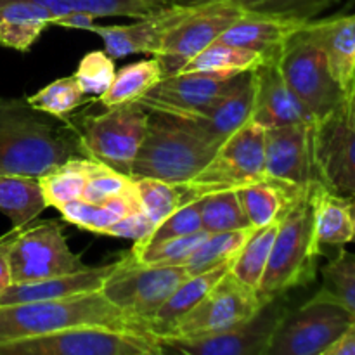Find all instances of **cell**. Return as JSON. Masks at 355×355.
Masks as SVG:
<instances>
[{"instance_id":"cell-1","label":"cell","mask_w":355,"mask_h":355,"mask_svg":"<svg viewBox=\"0 0 355 355\" xmlns=\"http://www.w3.org/2000/svg\"><path fill=\"white\" fill-rule=\"evenodd\" d=\"M71 156H85L71 121L0 97V173L38 179Z\"/></svg>"},{"instance_id":"cell-2","label":"cell","mask_w":355,"mask_h":355,"mask_svg":"<svg viewBox=\"0 0 355 355\" xmlns=\"http://www.w3.org/2000/svg\"><path fill=\"white\" fill-rule=\"evenodd\" d=\"M80 326H103L149 335L141 322L111 304L101 291L59 300L0 305V345Z\"/></svg>"},{"instance_id":"cell-3","label":"cell","mask_w":355,"mask_h":355,"mask_svg":"<svg viewBox=\"0 0 355 355\" xmlns=\"http://www.w3.org/2000/svg\"><path fill=\"white\" fill-rule=\"evenodd\" d=\"M217 149L179 114L149 111L148 128L132 163L130 177L187 182L210 163Z\"/></svg>"},{"instance_id":"cell-4","label":"cell","mask_w":355,"mask_h":355,"mask_svg":"<svg viewBox=\"0 0 355 355\" xmlns=\"http://www.w3.org/2000/svg\"><path fill=\"white\" fill-rule=\"evenodd\" d=\"M312 186L302 193L281 218L259 288L262 302L284 297L288 291L314 281L321 253L314 238Z\"/></svg>"},{"instance_id":"cell-5","label":"cell","mask_w":355,"mask_h":355,"mask_svg":"<svg viewBox=\"0 0 355 355\" xmlns=\"http://www.w3.org/2000/svg\"><path fill=\"white\" fill-rule=\"evenodd\" d=\"M284 80L311 113L314 123L324 120L345 101V92L333 78L328 59L312 21L305 23L277 52Z\"/></svg>"},{"instance_id":"cell-6","label":"cell","mask_w":355,"mask_h":355,"mask_svg":"<svg viewBox=\"0 0 355 355\" xmlns=\"http://www.w3.org/2000/svg\"><path fill=\"white\" fill-rule=\"evenodd\" d=\"M149 111L137 101L106 107L104 113L71 121L78 132L83 155L130 175L132 163L148 128Z\"/></svg>"},{"instance_id":"cell-7","label":"cell","mask_w":355,"mask_h":355,"mask_svg":"<svg viewBox=\"0 0 355 355\" xmlns=\"http://www.w3.org/2000/svg\"><path fill=\"white\" fill-rule=\"evenodd\" d=\"M266 177V128L248 121L217 149L198 175L180 187L189 203L205 194L239 189Z\"/></svg>"},{"instance_id":"cell-8","label":"cell","mask_w":355,"mask_h":355,"mask_svg":"<svg viewBox=\"0 0 355 355\" xmlns=\"http://www.w3.org/2000/svg\"><path fill=\"white\" fill-rule=\"evenodd\" d=\"M355 322V314L319 290L297 311H288L267 355H326Z\"/></svg>"},{"instance_id":"cell-9","label":"cell","mask_w":355,"mask_h":355,"mask_svg":"<svg viewBox=\"0 0 355 355\" xmlns=\"http://www.w3.org/2000/svg\"><path fill=\"white\" fill-rule=\"evenodd\" d=\"M156 338L128 329L80 326L0 345V355H162Z\"/></svg>"},{"instance_id":"cell-10","label":"cell","mask_w":355,"mask_h":355,"mask_svg":"<svg viewBox=\"0 0 355 355\" xmlns=\"http://www.w3.org/2000/svg\"><path fill=\"white\" fill-rule=\"evenodd\" d=\"M189 276L186 266H141L125 255L101 293L148 329V322Z\"/></svg>"},{"instance_id":"cell-11","label":"cell","mask_w":355,"mask_h":355,"mask_svg":"<svg viewBox=\"0 0 355 355\" xmlns=\"http://www.w3.org/2000/svg\"><path fill=\"white\" fill-rule=\"evenodd\" d=\"M288 304L283 297L266 302L246 321L201 336H163L156 338L163 354L186 355H267L281 321L288 314Z\"/></svg>"},{"instance_id":"cell-12","label":"cell","mask_w":355,"mask_h":355,"mask_svg":"<svg viewBox=\"0 0 355 355\" xmlns=\"http://www.w3.org/2000/svg\"><path fill=\"white\" fill-rule=\"evenodd\" d=\"M12 284L47 279L83 269V262L68 246L59 222L44 220L33 227H23L10 243Z\"/></svg>"},{"instance_id":"cell-13","label":"cell","mask_w":355,"mask_h":355,"mask_svg":"<svg viewBox=\"0 0 355 355\" xmlns=\"http://www.w3.org/2000/svg\"><path fill=\"white\" fill-rule=\"evenodd\" d=\"M246 16H250L248 10L229 0L191 7V12L170 30L158 54H155L163 76L182 71L194 55L218 40L231 24Z\"/></svg>"},{"instance_id":"cell-14","label":"cell","mask_w":355,"mask_h":355,"mask_svg":"<svg viewBox=\"0 0 355 355\" xmlns=\"http://www.w3.org/2000/svg\"><path fill=\"white\" fill-rule=\"evenodd\" d=\"M263 304L266 302L259 297V291L239 281L231 270H227L165 336L187 338L224 331L252 318Z\"/></svg>"},{"instance_id":"cell-15","label":"cell","mask_w":355,"mask_h":355,"mask_svg":"<svg viewBox=\"0 0 355 355\" xmlns=\"http://www.w3.org/2000/svg\"><path fill=\"white\" fill-rule=\"evenodd\" d=\"M347 99V97H345ZM314 159L319 180L342 196L355 194V118L347 101L314 123Z\"/></svg>"},{"instance_id":"cell-16","label":"cell","mask_w":355,"mask_h":355,"mask_svg":"<svg viewBox=\"0 0 355 355\" xmlns=\"http://www.w3.org/2000/svg\"><path fill=\"white\" fill-rule=\"evenodd\" d=\"M248 73L214 75V73H175L163 76L155 87L137 99L148 111L189 114L207 110L210 104L238 89Z\"/></svg>"},{"instance_id":"cell-17","label":"cell","mask_w":355,"mask_h":355,"mask_svg":"<svg viewBox=\"0 0 355 355\" xmlns=\"http://www.w3.org/2000/svg\"><path fill=\"white\" fill-rule=\"evenodd\" d=\"M266 175L298 187L321 182L314 159V123L266 128Z\"/></svg>"},{"instance_id":"cell-18","label":"cell","mask_w":355,"mask_h":355,"mask_svg":"<svg viewBox=\"0 0 355 355\" xmlns=\"http://www.w3.org/2000/svg\"><path fill=\"white\" fill-rule=\"evenodd\" d=\"M277 52L279 51L266 55V59L255 69H252L255 78L252 121L263 128L291 123H314L311 113L305 110L284 80Z\"/></svg>"},{"instance_id":"cell-19","label":"cell","mask_w":355,"mask_h":355,"mask_svg":"<svg viewBox=\"0 0 355 355\" xmlns=\"http://www.w3.org/2000/svg\"><path fill=\"white\" fill-rule=\"evenodd\" d=\"M191 7L172 6L158 10L151 16L139 17L137 23L127 26H97L90 31L99 35L104 42V51L113 59L127 58L130 54H158L163 40L187 14Z\"/></svg>"},{"instance_id":"cell-20","label":"cell","mask_w":355,"mask_h":355,"mask_svg":"<svg viewBox=\"0 0 355 355\" xmlns=\"http://www.w3.org/2000/svg\"><path fill=\"white\" fill-rule=\"evenodd\" d=\"M253 103H255V78L250 71L248 78L238 89L225 94L207 110L200 113L179 114V116L193 125L207 141L220 148L238 128L252 121Z\"/></svg>"},{"instance_id":"cell-21","label":"cell","mask_w":355,"mask_h":355,"mask_svg":"<svg viewBox=\"0 0 355 355\" xmlns=\"http://www.w3.org/2000/svg\"><path fill=\"white\" fill-rule=\"evenodd\" d=\"M120 260L101 267H83L75 272L47 277V279L28 281V283L10 284L0 293V305L24 304V302L59 300V298L76 297V295L101 291L107 277L118 267Z\"/></svg>"},{"instance_id":"cell-22","label":"cell","mask_w":355,"mask_h":355,"mask_svg":"<svg viewBox=\"0 0 355 355\" xmlns=\"http://www.w3.org/2000/svg\"><path fill=\"white\" fill-rule=\"evenodd\" d=\"M314 238L321 257L354 241V217L350 198L333 193L322 182L312 186Z\"/></svg>"},{"instance_id":"cell-23","label":"cell","mask_w":355,"mask_h":355,"mask_svg":"<svg viewBox=\"0 0 355 355\" xmlns=\"http://www.w3.org/2000/svg\"><path fill=\"white\" fill-rule=\"evenodd\" d=\"M312 28L328 59L333 78L349 96L355 87V12L312 19Z\"/></svg>"},{"instance_id":"cell-24","label":"cell","mask_w":355,"mask_h":355,"mask_svg":"<svg viewBox=\"0 0 355 355\" xmlns=\"http://www.w3.org/2000/svg\"><path fill=\"white\" fill-rule=\"evenodd\" d=\"M311 187V186H309ZM307 187H298L283 180L266 177L262 180L239 187L238 198L243 211L252 227H263L267 224L281 220L291 205L302 196Z\"/></svg>"},{"instance_id":"cell-25","label":"cell","mask_w":355,"mask_h":355,"mask_svg":"<svg viewBox=\"0 0 355 355\" xmlns=\"http://www.w3.org/2000/svg\"><path fill=\"white\" fill-rule=\"evenodd\" d=\"M305 23H309V21L279 19V17L250 14V16L231 24L218 37V42L238 45V47L250 49V51L269 55L272 52L279 51Z\"/></svg>"},{"instance_id":"cell-26","label":"cell","mask_w":355,"mask_h":355,"mask_svg":"<svg viewBox=\"0 0 355 355\" xmlns=\"http://www.w3.org/2000/svg\"><path fill=\"white\" fill-rule=\"evenodd\" d=\"M55 14L30 0H7L0 3V45L28 52L51 26Z\"/></svg>"},{"instance_id":"cell-27","label":"cell","mask_w":355,"mask_h":355,"mask_svg":"<svg viewBox=\"0 0 355 355\" xmlns=\"http://www.w3.org/2000/svg\"><path fill=\"white\" fill-rule=\"evenodd\" d=\"M232 260L231 262L224 263V266H218L215 269L205 270L200 274H191L187 279H184L179 286L175 288L172 295L168 297V300L163 304V307L159 309L155 314V318L148 322V333L153 338H159V336H165L170 329L173 328L179 319H182L215 284L218 283L222 276H224L227 270H231Z\"/></svg>"},{"instance_id":"cell-28","label":"cell","mask_w":355,"mask_h":355,"mask_svg":"<svg viewBox=\"0 0 355 355\" xmlns=\"http://www.w3.org/2000/svg\"><path fill=\"white\" fill-rule=\"evenodd\" d=\"M47 208L38 179L0 173V214L12 229H23Z\"/></svg>"},{"instance_id":"cell-29","label":"cell","mask_w":355,"mask_h":355,"mask_svg":"<svg viewBox=\"0 0 355 355\" xmlns=\"http://www.w3.org/2000/svg\"><path fill=\"white\" fill-rule=\"evenodd\" d=\"M99 162L87 156H71L62 165L38 177L47 208H59L69 201L80 200L85 191L87 180Z\"/></svg>"},{"instance_id":"cell-30","label":"cell","mask_w":355,"mask_h":355,"mask_svg":"<svg viewBox=\"0 0 355 355\" xmlns=\"http://www.w3.org/2000/svg\"><path fill=\"white\" fill-rule=\"evenodd\" d=\"M7 0H0V3ZM47 7L55 17L71 10H85L96 17L104 16H125V17H146L158 10L168 9L173 0H30Z\"/></svg>"},{"instance_id":"cell-31","label":"cell","mask_w":355,"mask_h":355,"mask_svg":"<svg viewBox=\"0 0 355 355\" xmlns=\"http://www.w3.org/2000/svg\"><path fill=\"white\" fill-rule=\"evenodd\" d=\"M266 55L250 49L215 40L194 55L180 73H214V75H239L255 69Z\"/></svg>"},{"instance_id":"cell-32","label":"cell","mask_w":355,"mask_h":355,"mask_svg":"<svg viewBox=\"0 0 355 355\" xmlns=\"http://www.w3.org/2000/svg\"><path fill=\"white\" fill-rule=\"evenodd\" d=\"M163 78L162 66L158 59H144V61L132 62L116 71L110 89L97 97L104 107L120 106L125 103H134L144 96L151 87H155Z\"/></svg>"},{"instance_id":"cell-33","label":"cell","mask_w":355,"mask_h":355,"mask_svg":"<svg viewBox=\"0 0 355 355\" xmlns=\"http://www.w3.org/2000/svg\"><path fill=\"white\" fill-rule=\"evenodd\" d=\"M279 222L281 220H276L272 224L263 225V227L253 229L245 245L239 248V252L232 259L231 272L239 281H243L257 291H259L267 262H269L270 250H272L274 239H276L277 229H279Z\"/></svg>"},{"instance_id":"cell-34","label":"cell","mask_w":355,"mask_h":355,"mask_svg":"<svg viewBox=\"0 0 355 355\" xmlns=\"http://www.w3.org/2000/svg\"><path fill=\"white\" fill-rule=\"evenodd\" d=\"M198 201H200L201 220H203L205 231L225 232L252 229V224L246 218L241 203H239L236 189L205 194V196L198 198Z\"/></svg>"},{"instance_id":"cell-35","label":"cell","mask_w":355,"mask_h":355,"mask_svg":"<svg viewBox=\"0 0 355 355\" xmlns=\"http://www.w3.org/2000/svg\"><path fill=\"white\" fill-rule=\"evenodd\" d=\"M252 231L253 227L239 229V231L210 232L208 238L194 250L193 255L184 263L187 272L200 274L231 262L236 257V253L239 252V248L245 245Z\"/></svg>"},{"instance_id":"cell-36","label":"cell","mask_w":355,"mask_h":355,"mask_svg":"<svg viewBox=\"0 0 355 355\" xmlns=\"http://www.w3.org/2000/svg\"><path fill=\"white\" fill-rule=\"evenodd\" d=\"M210 232L201 229L189 236L165 239L153 245H134L128 252V259L141 266H184L194 250L208 238Z\"/></svg>"},{"instance_id":"cell-37","label":"cell","mask_w":355,"mask_h":355,"mask_svg":"<svg viewBox=\"0 0 355 355\" xmlns=\"http://www.w3.org/2000/svg\"><path fill=\"white\" fill-rule=\"evenodd\" d=\"M92 99H97V97L85 96L73 75L58 78L55 82L49 83L44 89L35 92L33 96L26 97L31 107L42 111V113L52 114L55 118H68L73 111Z\"/></svg>"},{"instance_id":"cell-38","label":"cell","mask_w":355,"mask_h":355,"mask_svg":"<svg viewBox=\"0 0 355 355\" xmlns=\"http://www.w3.org/2000/svg\"><path fill=\"white\" fill-rule=\"evenodd\" d=\"M321 272V290L355 314V253L340 248Z\"/></svg>"},{"instance_id":"cell-39","label":"cell","mask_w":355,"mask_h":355,"mask_svg":"<svg viewBox=\"0 0 355 355\" xmlns=\"http://www.w3.org/2000/svg\"><path fill=\"white\" fill-rule=\"evenodd\" d=\"M141 196L142 208L149 215L155 225H158L163 218L168 217L172 211L186 205V196L180 184L165 182L159 179H134Z\"/></svg>"},{"instance_id":"cell-40","label":"cell","mask_w":355,"mask_h":355,"mask_svg":"<svg viewBox=\"0 0 355 355\" xmlns=\"http://www.w3.org/2000/svg\"><path fill=\"white\" fill-rule=\"evenodd\" d=\"M114 75V59L106 51H94L83 55L73 76L85 96L99 97L110 89Z\"/></svg>"},{"instance_id":"cell-41","label":"cell","mask_w":355,"mask_h":355,"mask_svg":"<svg viewBox=\"0 0 355 355\" xmlns=\"http://www.w3.org/2000/svg\"><path fill=\"white\" fill-rule=\"evenodd\" d=\"M203 229V220H201V211H200V201L194 200L189 203L182 205L177 208L175 211L163 218L151 234L142 241H135V245H153V243L165 241V239L180 238V236H189L194 232Z\"/></svg>"},{"instance_id":"cell-42","label":"cell","mask_w":355,"mask_h":355,"mask_svg":"<svg viewBox=\"0 0 355 355\" xmlns=\"http://www.w3.org/2000/svg\"><path fill=\"white\" fill-rule=\"evenodd\" d=\"M58 210L66 222L83 231L96 232V234H104L107 227L118 220L116 215L111 214L110 208L104 203H90L82 198L64 203Z\"/></svg>"},{"instance_id":"cell-43","label":"cell","mask_w":355,"mask_h":355,"mask_svg":"<svg viewBox=\"0 0 355 355\" xmlns=\"http://www.w3.org/2000/svg\"><path fill=\"white\" fill-rule=\"evenodd\" d=\"M134 186L135 180L130 175L116 172V170L110 168L99 162V165L96 166V170L90 173L89 180H87L82 200L90 201V203H103L110 198L127 193Z\"/></svg>"},{"instance_id":"cell-44","label":"cell","mask_w":355,"mask_h":355,"mask_svg":"<svg viewBox=\"0 0 355 355\" xmlns=\"http://www.w3.org/2000/svg\"><path fill=\"white\" fill-rule=\"evenodd\" d=\"M155 222L149 218V215L144 210L134 211V214L127 215V217L120 218L114 222L113 225L107 227L104 236H113V238H125L134 239V241H142L148 238L155 229Z\"/></svg>"},{"instance_id":"cell-45","label":"cell","mask_w":355,"mask_h":355,"mask_svg":"<svg viewBox=\"0 0 355 355\" xmlns=\"http://www.w3.org/2000/svg\"><path fill=\"white\" fill-rule=\"evenodd\" d=\"M17 231H21V229H12L9 234L0 238V293L12 284L9 252H10V243H12V238L16 236Z\"/></svg>"},{"instance_id":"cell-46","label":"cell","mask_w":355,"mask_h":355,"mask_svg":"<svg viewBox=\"0 0 355 355\" xmlns=\"http://www.w3.org/2000/svg\"><path fill=\"white\" fill-rule=\"evenodd\" d=\"M96 16L85 10H71L62 16H58L52 21V26H62V28H76V30H89L94 26Z\"/></svg>"},{"instance_id":"cell-47","label":"cell","mask_w":355,"mask_h":355,"mask_svg":"<svg viewBox=\"0 0 355 355\" xmlns=\"http://www.w3.org/2000/svg\"><path fill=\"white\" fill-rule=\"evenodd\" d=\"M326 355H355V322L342 335V338L326 352Z\"/></svg>"},{"instance_id":"cell-48","label":"cell","mask_w":355,"mask_h":355,"mask_svg":"<svg viewBox=\"0 0 355 355\" xmlns=\"http://www.w3.org/2000/svg\"><path fill=\"white\" fill-rule=\"evenodd\" d=\"M210 2H220V0H173V6L194 7V6H203V3H210ZM229 2H234L238 3V6L245 7L246 3L252 2V0H229Z\"/></svg>"},{"instance_id":"cell-49","label":"cell","mask_w":355,"mask_h":355,"mask_svg":"<svg viewBox=\"0 0 355 355\" xmlns=\"http://www.w3.org/2000/svg\"><path fill=\"white\" fill-rule=\"evenodd\" d=\"M347 107H349V111L350 113H352V116L355 118V87H354V90L352 92L349 94V96H347Z\"/></svg>"},{"instance_id":"cell-50","label":"cell","mask_w":355,"mask_h":355,"mask_svg":"<svg viewBox=\"0 0 355 355\" xmlns=\"http://www.w3.org/2000/svg\"><path fill=\"white\" fill-rule=\"evenodd\" d=\"M350 211H352V217H354V241H355V194L350 196Z\"/></svg>"}]
</instances>
